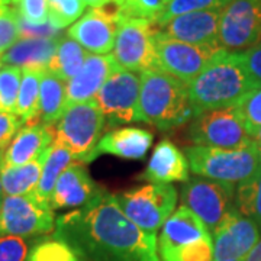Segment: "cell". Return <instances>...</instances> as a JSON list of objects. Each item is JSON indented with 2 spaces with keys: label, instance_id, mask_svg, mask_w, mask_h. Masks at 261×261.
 <instances>
[{
  "label": "cell",
  "instance_id": "cell-27",
  "mask_svg": "<svg viewBox=\"0 0 261 261\" xmlns=\"http://www.w3.org/2000/svg\"><path fill=\"white\" fill-rule=\"evenodd\" d=\"M89 53L70 37H61L58 47L47 71L53 73L65 83L70 82L82 70Z\"/></svg>",
  "mask_w": 261,
  "mask_h": 261
},
{
  "label": "cell",
  "instance_id": "cell-36",
  "mask_svg": "<svg viewBox=\"0 0 261 261\" xmlns=\"http://www.w3.org/2000/svg\"><path fill=\"white\" fill-rule=\"evenodd\" d=\"M20 39L18 9L6 8L0 13V57Z\"/></svg>",
  "mask_w": 261,
  "mask_h": 261
},
{
  "label": "cell",
  "instance_id": "cell-2",
  "mask_svg": "<svg viewBox=\"0 0 261 261\" xmlns=\"http://www.w3.org/2000/svg\"><path fill=\"white\" fill-rule=\"evenodd\" d=\"M261 87L244 67L238 51L222 49L189 84L190 103L196 115L232 108L245 94Z\"/></svg>",
  "mask_w": 261,
  "mask_h": 261
},
{
  "label": "cell",
  "instance_id": "cell-1",
  "mask_svg": "<svg viewBox=\"0 0 261 261\" xmlns=\"http://www.w3.org/2000/svg\"><path fill=\"white\" fill-rule=\"evenodd\" d=\"M56 237L83 261H161L155 235L134 224L102 187L89 203L57 218Z\"/></svg>",
  "mask_w": 261,
  "mask_h": 261
},
{
  "label": "cell",
  "instance_id": "cell-47",
  "mask_svg": "<svg viewBox=\"0 0 261 261\" xmlns=\"http://www.w3.org/2000/svg\"><path fill=\"white\" fill-rule=\"evenodd\" d=\"M106 2H113V3H118V5H123V2H125V0H106Z\"/></svg>",
  "mask_w": 261,
  "mask_h": 261
},
{
  "label": "cell",
  "instance_id": "cell-16",
  "mask_svg": "<svg viewBox=\"0 0 261 261\" xmlns=\"http://www.w3.org/2000/svg\"><path fill=\"white\" fill-rule=\"evenodd\" d=\"M224 9L180 15L157 27L160 34L193 45H219V20Z\"/></svg>",
  "mask_w": 261,
  "mask_h": 261
},
{
  "label": "cell",
  "instance_id": "cell-39",
  "mask_svg": "<svg viewBox=\"0 0 261 261\" xmlns=\"http://www.w3.org/2000/svg\"><path fill=\"white\" fill-rule=\"evenodd\" d=\"M28 245L19 237H0V261H27Z\"/></svg>",
  "mask_w": 261,
  "mask_h": 261
},
{
  "label": "cell",
  "instance_id": "cell-13",
  "mask_svg": "<svg viewBox=\"0 0 261 261\" xmlns=\"http://www.w3.org/2000/svg\"><path fill=\"white\" fill-rule=\"evenodd\" d=\"M261 42V0H231L219 20V45L244 51Z\"/></svg>",
  "mask_w": 261,
  "mask_h": 261
},
{
  "label": "cell",
  "instance_id": "cell-6",
  "mask_svg": "<svg viewBox=\"0 0 261 261\" xmlns=\"http://www.w3.org/2000/svg\"><path fill=\"white\" fill-rule=\"evenodd\" d=\"M116 200L122 212L144 232L155 235L177 205V190L173 185L151 183L121 195Z\"/></svg>",
  "mask_w": 261,
  "mask_h": 261
},
{
  "label": "cell",
  "instance_id": "cell-21",
  "mask_svg": "<svg viewBox=\"0 0 261 261\" xmlns=\"http://www.w3.org/2000/svg\"><path fill=\"white\" fill-rule=\"evenodd\" d=\"M206 237H212L203 222L185 206H180L161 226L159 238V255L195 243Z\"/></svg>",
  "mask_w": 261,
  "mask_h": 261
},
{
  "label": "cell",
  "instance_id": "cell-32",
  "mask_svg": "<svg viewBox=\"0 0 261 261\" xmlns=\"http://www.w3.org/2000/svg\"><path fill=\"white\" fill-rule=\"evenodd\" d=\"M84 8L83 0H48V20L61 31L82 18Z\"/></svg>",
  "mask_w": 261,
  "mask_h": 261
},
{
  "label": "cell",
  "instance_id": "cell-44",
  "mask_svg": "<svg viewBox=\"0 0 261 261\" xmlns=\"http://www.w3.org/2000/svg\"><path fill=\"white\" fill-rule=\"evenodd\" d=\"M86 3V6H90V8H99L106 3V0H83Z\"/></svg>",
  "mask_w": 261,
  "mask_h": 261
},
{
  "label": "cell",
  "instance_id": "cell-22",
  "mask_svg": "<svg viewBox=\"0 0 261 261\" xmlns=\"http://www.w3.org/2000/svg\"><path fill=\"white\" fill-rule=\"evenodd\" d=\"M154 135L148 129L138 126H123L112 129L105 134L99 141L94 155L96 159L100 154H111L121 159L140 160L145 157L152 144Z\"/></svg>",
  "mask_w": 261,
  "mask_h": 261
},
{
  "label": "cell",
  "instance_id": "cell-38",
  "mask_svg": "<svg viewBox=\"0 0 261 261\" xmlns=\"http://www.w3.org/2000/svg\"><path fill=\"white\" fill-rule=\"evenodd\" d=\"M18 13L23 20L32 25H42L48 22V0H20Z\"/></svg>",
  "mask_w": 261,
  "mask_h": 261
},
{
  "label": "cell",
  "instance_id": "cell-25",
  "mask_svg": "<svg viewBox=\"0 0 261 261\" xmlns=\"http://www.w3.org/2000/svg\"><path fill=\"white\" fill-rule=\"evenodd\" d=\"M74 161L70 149L65 148L60 142L54 141L47 149V157L42 166V173L38 183L37 190L32 196H35L39 202L49 205V199L54 192L57 181L63 174L65 168Z\"/></svg>",
  "mask_w": 261,
  "mask_h": 261
},
{
  "label": "cell",
  "instance_id": "cell-10",
  "mask_svg": "<svg viewBox=\"0 0 261 261\" xmlns=\"http://www.w3.org/2000/svg\"><path fill=\"white\" fill-rule=\"evenodd\" d=\"M56 229L53 207L35 196H5L0 205V237L29 238Z\"/></svg>",
  "mask_w": 261,
  "mask_h": 261
},
{
  "label": "cell",
  "instance_id": "cell-45",
  "mask_svg": "<svg viewBox=\"0 0 261 261\" xmlns=\"http://www.w3.org/2000/svg\"><path fill=\"white\" fill-rule=\"evenodd\" d=\"M5 199V192H3V186H2V177H0V205Z\"/></svg>",
  "mask_w": 261,
  "mask_h": 261
},
{
  "label": "cell",
  "instance_id": "cell-19",
  "mask_svg": "<svg viewBox=\"0 0 261 261\" xmlns=\"http://www.w3.org/2000/svg\"><path fill=\"white\" fill-rule=\"evenodd\" d=\"M100 187L96 186L83 163L73 161L63 171L49 199L54 209H79L89 203Z\"/></svg>",
  "mask_w": 261,
  "mask_h": 261
},
{
  "label": "cell",
  "instance_id": "cell-48",
  "mask_svg": "<svg viewBox=\"0 0 261 261\" xmlns=\"http://www.w3.org/2000/svg\"><path fill=\"white\" fill-rule=\"evenodd\" d=\"M0 3H2V5H6V6H8V5L10 3V0H0Z\"/></svg>",
  "mask_w": 261,
  "mask_h": 261
},
{
  "label": "cell",
  "instance_id": "cell-24",
  "mask_svg": "<svg viewBox=\"0 0 261 261\" xmlns=\"http://www.w3.org/2000/svg\"><path fill=\"white\" fill-rule=\"evenodd\" d=\"M47 149L28 164L0 168L5 196H28L35 193L42 173V166L47 157Z\"/></svg>",
  "mask_w": 261,
  "mask_h": 261
},
{
  "label": "cell",
  "instance_id": "cell-30",
  "mask_svg": "<svg viewBox=\"0 0 261 261\" xmlns=\"http://www.w3.org/2000/svg\"><path fill=\"white\" fill-rule=\"evenodd\" d=\"M27 261H83L64 240L53 237L38 243L28 254Z\"/></svg>",
  "mask_w": 261,
  "mask_h": 261
},
{
  "label": "cell",
  "instance_id": "cell-23",
  "mask_svg": "<svg viewBox=\"0 0 261 261\" xmlns=\"http://www.w3.org/2000/svg\"><path fill=\"white\" fill-rule=\"evenodd\" d=\"M60 38H20L0 60L5 65H13L20 70L47 71Z\"/></svg>",
  "mask_w": 261,
  "mask_h": 261
},
{
  "label": "cell",
  "instance_id": "cell-4",
  "mask_svg": "<svg viewBox=\"0 0 261 261\" xmlns=\"http://www.w3.org/2000/svg\"><path fill=\"white\" fill-rule=\"evenodd\" d=\"M190 171L195 176L237 187L261 167L255 142L247 148L225 149L202 145L185 148Z\"/></svg>",
  "mask_w": 261,
  "mask_h": 261
},
{
  "label": "cell",
  "instance_id": "cell-5",
  "mask_svg": "<svg viewBox=\"0 0 261 261\" xmlns=\"http://www.w3.org/2000/svg\"><path fill=\"white\" fill-rule=\"evenodd\" d=\"M105 126L106 118L93 100L77 103L65 108L56 123L54 141L70 149L74 161L89 164L96 159L94 151L102 140Z\"/></svg>",
  "mask_w": 261,
  "mask_h": 261
},
{
  "label": "cell",
  "instance_id": "cell-40",
  "mask_svg": "<svg viewBox=\"0 0 261 261\" xmlns=\"http://www.w3.org/2000/svg\"><path fill=\"white\" fill-rule=\"evenodd\" d=\"M238 54L248 74L261 86V42L248 49L238 51Z\"/></svg>",
  "mask_w": 261,
  "mask_h": 261
},
{
  "label": "cell",
  "instance_id": "cell-43",
  "mask_svg": "<svg viewBox=\"0 0 261 261\" xmlns=\"http://www.w3.org/2000/svg\"><path fill=\"white\" fill-rule=\"evenodd\" d=\"M250 138H251L254 142H258L261 144V126H257V128H252V129L247 130Z\"/></svg>",
  "mask_w": 261,
  "mask_h": 261
},
{
  "label": "cell",
  "instance_id": "cell-18",
  "mask_svg": "<svg viewBox=\"0 0 261 261\" xmlns=\"http://www.w3.org/2000/svg\"><path fill=\"white\" fill-rule=\"evenodd\" d=\"M56 140L53 125L44 122L20 128L3 149H0V168L18 167L38 159Z\"/></svg>",
  "mask_w": 261,
  "mask_h": 261
},
{
  "label": "cell",
  "instance_id": "cell-12",
  "mask_svg": "<svg viewBox=\"0 0 261 261\" xmlns=\"http://www.w3.org/2000/svg\"><path fill=\"white\" fill-rule=\"evenodd\" d=\"M141 77L118 68L94 96V105L100 109L111 126L138 121Z\"/></svg>",
  "mask_w": 261,
  "mask_h": 261
},
{
  "label": "cell",
  "instance_id": "cell-29",
  "mask_svg": "<svg viewBox=\"0 0 261 261\" xmlns=\"http://www.w3.org/2000/svg\"><path fill=\"white\" fill-rule=\"evenodd\" d=\"M233 206L252 219L261 231V167L251 177L235 187Z\"/></svg>",
  "mask_w": 261,
  "mask_h": 261
},
{
  "label": "cell",
  "instance_id": "cell-17",
  "mask_svg": "<svg viewBox=\"0 0 261 261\" xmlns=\"http://www.w3.org/2000/svg\"><path fill=\"white\" fill-rule=\"evenodd\" d=\"M118 68L113 54H89L82 70L65 83V108L93 100L105 82Z\"/></svg>",
  "mask_w": 261,
  "mask_h": 261
},
{
  "label": "cell",
  "instance_id": "cell-52",
  "mask_svg": "<svg viewBox=\"0 0 261 261\" xmlns=\"http://www.w3.org/2000/svg\"><path fill=\"white\" fill-rule=\"evenodd\" d=\"M228 261H244V260H228Z\"/></svg>",
  "mask_w": 261,
  "mask_h": 261
},
{
  "label": "cell",
  "instance_id": "cell-9",
  "mask_svg": "<svg viewBox=\"0 0 261 261\" xmlns=\"http://www.w3.org/2000/svg\"><path fill=\"white\" fill-rule=\"evenodd\" d=\"M233 186L199 176L183 181L180 189L181 206L193 212L212 237L233 207Z\"/></svg>",
  "mask_w": 261,
  "mask_h": 261
},
{
  "label": "cell",
  "instance_id": "cell-49",
  "mask_svg": "<svg viewBox=\"0 0 261 261\" xmlns=\"http://www.w3.org/2000/svg\"><path fill=\"white\" fill-rule=\"evenodd\" d=\"M6 8H8L6 5H2V3H0V13H2V12H3L5 9H6Z\"/></svg>",
  "mask_w": 261,
  "mask_h": 261
},
{
  "label": "cell",
  "instance_id": "cell-3",
  "mask_svg": "<svg viewBox=\"0 0 261 261\" xmlns=\"http://www.w3.org/2000/svg\"><path fill=\"white\" fill-rule=\"evenodd\" d=\"M195 116L189 86L164 71L141 73L138 121L168 130Z\"/></svg>",
  "mask_w": 261,
  "mask_h": 261
},
{
  "label": "cell",
  "instance_id": "cell-20",
  "mask_svg": "<svg viewBox=\"0 0 261 261\" xmlns=\"http://www.w3.org/2000/svg\"><path fill=\"white\" fill-rule=\"evenodd\" d=\"M189 171L186 154L171 141L163 140L152 149L148 164L140 178L148 183H183L189 180Z\"/></svg>",
  "mask_w": 261,
  "mask_h": 261
},
{
  "label": "cell",
  "instance_id": "cell-50",
  "mask_svg": "<svg viewBox=\"0 0 261 261\" xmlns=\"http://www.w3.org/2000/svg\"><path fill=\"white\" fill-rule=\"evenodd\" d=\"M19 2H20V0H10V3H13V5H18Z\"/></svg>",
  "mask_w": 261,
  "mask_h": 261
},
{
  "label": "cell",
  "instance_id": "cell-8",
  "mask_svg": "<svg viewBox=\"0 0 261 261\" xmlns=\"http://www.w3.org/2000/svg\"><path fill=\"white\" fill-rule=\"evenodd\" d=\"M189 140L193 145L238 149L254 144L237 108H224L199 113L189 125Z\"/></svg>",
  "mask_w": 261,
  "mask_h": 261
},
{
  "label": "cell",
  "instance_id": "cell-14",
  "mask_svg": "<svg viewBox=\"0 0 261 261\" xmlns=\"http://www.w3.org/2000/svg\"><path fill=\"white\" fill-rule=\"evenodd\" d=\"M121 19V5L106 2L99 8H92L74 22L67 31V35L87 53L109 54L113 49Z\"/></svg>",
  "mask_w": 261,
  "mask_h": 261
},
{
  "label": "cell",
  "instance_id": "cell-11",
  "mask_svg": "<svg viewBox=\"0 0 261 261\" xmlns=\"http://www.w3.org/2000/svg\"><path fill=\"white\" fill-rule=\"evenodd\" d=\"M155 53L160 71L176 77L187 86L205 70L222 49L221 45H193L155 34Z\"/></svg>",
  "mask_w": 261,
  "mask_h": 261
},
{
  "label": "cell",
  "instance_id": "cell-41",
  "mask_svg": "<svg viewBox=\"0 0 261 261\" xmlns=\"http://www.w3.org/2000/svg\"><path fill=\"white\" fill-rule=\"evenodd\" d=\"M23 121L15 113L0 112V149H3L20 129Z\"/></svg>",
  "mask_w": 261,
  "mask_h": 261
},
{
  "label": "cell",
  "instance_id": "cell-51",
  "mask_svg": "<svg viewBox=\"0 0 261 261\" xmlns=\"http://www.w3.org/2000/svg\"><path fill=\"white\" fill-rule=\"evenodd\" d=\"M3 65H5V64H3V63H2V60H0V70L3 68Z\"/></svg>",
  "mask_w": 261,
  "mask_h": 261
},
{
  "label": "cell",
  "instance_id": "cell-28",
  "mask_svg": "<svg viewBox=\"0 0 261 261\" xmlns=\"http://www.w3.org/2000/svg\"><path fill=\"white\" fill-rule=\"evenodd\" d=\"M45 71L22 70V80L19 87L16 112L23 123H37L39 116V89Z\"/></svg>",
  "mask_w": 261,
  "mask_h": 261
},
{
  "label": "cell",
  "instance_id": "cell-31",
  "mask_svg": "<svg viewBox=\"0 0 261 261\" xmlns=\"http://www.w3.org/2000/svg\"><path fill=\"white\" fill-rule=\"evenodd\" d=\"M22 70L13 65H3L0 70V112L15 113L18 102Z\"/></svg>",
  "mask_w": 261,
  "mask_h": 261
},
{
  "label": "cell",
  "instance_id": "cell-26",
  "mask_svg": "<svg viewBox=\"0 0 261 261\" xmlns=\"http://www.w3.org/2000/svg\"><path fill=\"white\" fill-rule=\"evenodd\" d=\"M65 111V82L45 71L39 89V116L44 123L54 125Z\"/></svg>",
  "mask_w": 261,
  "mask_h": 261
},
{
  "label": "cell",
  "instance_id": "cell-46",
  "mask_svg": "<svg viewBox=\"0 0 261 261\" xmlns=\"http://www.w3.org/2000/svg\"><path fill=\"white\" fill-rule=\"evenodd\" d=\"M255 148H257V152H258V157H260V163H261V144L255 142Z\"/></svg>",
  "mask_w": 261,
  "mask_h": 261
},
{
  "label": "cell",
  "instance_id": "cell-7",
  "mask_svg": "<svg viewBox=\"0 0 261 261\" xmlns=\"http://www.w3.org/2000/svg\"><path fill=\"white\" fill-rule=\"evenodd\" d=\"M155 22L141 18H123L113 44V58L122 70L126 71H154L160 70L155 53Z\"/></svg>",
  "mask_w": 261,
  "mask_h": 261
},
{
  "label": "cell",
  "instance_id": "cell-34",
  "mask_svg": "<svg viewBox=\"0 0 261 261\" xmlns=\"http://www.w3.org/2000/svg\"><path fill=\"white\" fill-rule=\"evenodd\" d=\"M163 261H214V238L206 237L171 251L160 254Z\"/></svg>",
  "mask_w": 261,
  "mask_h": 261
},
{
  "label": "cell",
  "instance_id": "cell-33",
  "mask_svg": "<svg viewBox=\"0 0 261 261\" xmlns=\"http://www.w3.org/2000/svg\"><path fill=\"white\" fill-rule=\"evenodd\" d=\"M231 0H171L166 10L155 20V25L161 27L167 23L168 20L177 18L180 15L190 13V12H200V10L224 9Z\"/></svg>",
  "mask_w": 261,
  "mask_h": 261
},
{
  "label": "cell",
  "instance_id": "cell-35",
  "mask_svg": "<svg viewBox=\"0 0 261 261\" xmlns=\"http://www.w3.org/2000/svg\"><path fill=\"white\" fill-rule=\"evenodd\" d=\"M171 0H125L122 18H141L155 22Z\"/></svg>",
  "mask_w": 261,
  "mask_h": 261
},
{
  "label": "cell",
  "instance_id": "cell-42",
  "mask_svg": "<svg viewBox=\"0 0 261 261\" xmlns=\"http://www.w3.org/2000/svg\"><path fill=\"white\" fill-rule=\"evenodd\" d=\"M244 261H261V238L258 243L254 245L251 251L247 254Z\"/></svg>",
  "mask_w": 261,
  "mask_h": 261
},
{
  "label": "cell",
  "instance_id": "cell-37",
  "mask_svg": "<svg viewBox=\"0 0 261 261\" xmlns=\"http://www.w3.org/2000/svg\"><path fill=\"white\" fill-rule=\"evenodd\" d=\"M244 122L245 129L261 126V87L245 94L240 102L235 105Z\"/></svg>",
  "mask_w": 261,
  "mask_h": 261
},
{
  "label": "cell",
  "instance_id": "cell-15",
  "mask_svg": "<svg viewBox=\"0 0 261 261\" xmlns=\"http://www.w3.org/2000/svg\"><path fill=\"white\" fill-rule=\"evenodd\" d=\"M214 261L244 260L260 241L261 231L252 219L235 206L214 233Z\"/></svg>",
  "mask_w": 261,
  "mask_h": 261
}]
</instances>
